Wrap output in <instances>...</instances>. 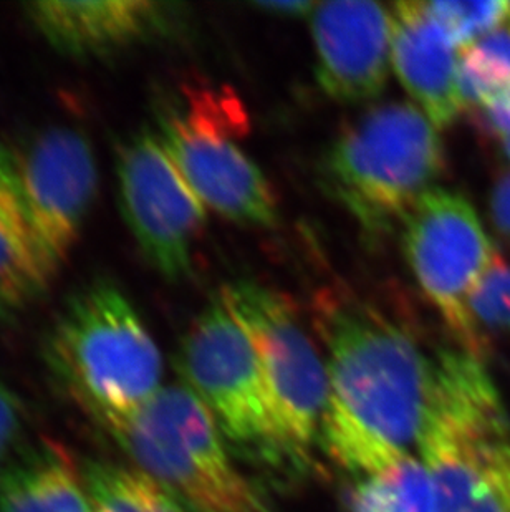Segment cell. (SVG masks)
Here are the masks:
<instances>
[{"label":"cell","mask_w":510,"mask_h":512,"mask_svg":"<svg viewBox=\"0 0 510 512\" xmlns=\"http://www.w3.org/2000/svg\"><path fill=\"white\" fill-rule=\"evenodd\" d=\"M327 345L323 441L355 478L381 473L418 446L438 358L355 295L325 290L313 307Z\"/></svg>","instance_id":"cell-1"},{"label":"cell","mask_w":510,"mask_h":512,"mask_svg":"<svg viewBox=\"0 0 510 512\" xmlns=\"http://www.w3.org/2000/svg\"><path fill=\"white\" fill-rule=\"evenodd\" d=\"M436 382L418 440L433 512H510V420L482 358L436 353Z\"/></svg>","instance_id":"cell-2"},{"label":"cell","mask_w":510,"mask_h":512,"mask_svg":"<svg viewBox=\"0 0 510 512\" xmlns=\"http://www.w3.org/2000/svg\"><path fill=\"white\" fill-rule=\"evenodd\" d=\"M438 128L411 103L371 108L335 138L320 163L322 186L363 236H390L446 165Z\"/></svg>","instance_id":"cell-3"},{"label":"cell","mask_w":510,"mask_h":512,"mask_svg":"<svg viewBox=\"0 0 510 512\" xmlns=\"http://www.w3.org/2000/svg\"><path fill=\"white\" fill-rule=\"evenodd\" d=\"M45 358L58 383L103 425L131 415L161 388L156 342L115 284L95 281L68 300Z\"/></svg>","instance_id":"cell-4"},{"label":"cell","mask_w":510,"mask_h":512,"mask_svg":"<svg viewBox=\"0 0 510 512\" xmlns=\"http://www.w3.org/2000/svg\"><path fill=\"white\" fill-rule=\"evenodd\" d=\"M136 468L193 512H270L232 463L219 426L183 383L161 387L131 415L103 423Z\"/></svg>","instance_id":"cell-5"},{"label":"cell","mask_w":510,"mask_h":512,"mask_svg":"<svg viewBox=\"0 0 510 512\" xmlns=\"http://www.w3.org/2000/svg\"><path fill=\"white\" fill-rule=\"evenodd\" d=\"M159 140L206 208L242 226L272 228L277 198L242 148L244 103L229 88L184 85L156 110Z\"/></svg>","instance_id":"cell-6"},{"label":"cell","mask_w":510,"mask_h":512,"mask_svg":"<svg viewBox=\"0 0 510 512\" xmlns=\"http://www.w3.org/2000/svg\"><path fill=\"white\" fill-rule=\"evenodd\" d=\"M221 300L254 347L280 448L285 456L305 458L322 430L327 362L284 295L241 281L226 285Z\"/></svg>","instance_id":"cell-7"},{"label":"cell","mask_w":510,"mask_h":512,"mask_svg":"<svg viewBox=\"0 0 510 512\" xmlns=\"http://www.w3.org/2000/svg\"><path fill=\"white\" fill-rule=\"evenodd\" d=\"M403 246L419 287L459 348L482 358L486 340L472 320L469 302L501 256L476 209L461 194L436 186L406 216Z\"/></svg>","instance_id":"cell-8"},{"label":"cell","mask_w":510,"mask_h":512,"mask_svg":"<svg viewBox=\"0 0 510 512\" xmlns=\"http://www.w3.org/2000/svg\"><path fill=\"white\" fill-rule=\"evenodd\" d=\"M176 370L229 445L267 459L284 455L254 347L221 299L207 305L184 335Z\"/></svg>","instance_id":"cell-9"},{"label":"cell","mask_w":510,"mask_h":512,"mask_svg":"<svg viewBox=\"0 0 510 512\" xmlns=\"http://www.w3.org/2000/svg\"><path fill=\"white\" fill-rule=\"evenodd\" d=\"M121 213L146 261L169 281L193 272V249L206 206L156 133L131 136L116 153Z\"/></svg>","instance_id":"cell-10"},{"label":"cell","mask_w":510,"mask_h":512,"mask_svg":"<svg viewBox=\"0 0 510 512\" xmlns=\"http://www.w3.org/2000/svg\"><path fill=\"white\" fill-rule=\"evenodd\" d=\"M14 155L25 216L53 271L75 246L97 196L98 170L87 136L57 126Z\"/></svg>","instance_id":"cell-11"},{"label":"cell","mask_w":510,"mask_h":512,"mask_svg":"<svg viewBox=\"0 0 510 512\" xmlns=\"http://www.w3.org/2000/svg\"><path fill=\"white\" fill-rule=\"evenodd\" d=\"M317 82L340 103L380 97L390 72L393 12L365 0L317 4L312 14Z\"/></svg>","instance_id":"cell-12"},{"label":"cell","mask_w":510,"mask_h":512,"mask_svg":"<svg viewBox=\"0 0 510 512\" xmlns=\"http://www.w3.org/2000/svg\"><path fill=\"white\" fill-rule=\"evenodd\" d=\"M391 63L414 107L438 130L464 110L459 92L458 45L429 14L426 2L393 5Z\"/></svg>","instance_id":"cell-13"},{"label":"cell","mask_w":510,"mask_h":512,"mask_svg":"<svg viewBox=\"0 0 510 512\" xmlns=\"http://www.w3.org/2000/svg\"><path fill=\"white\" fill-rule=\"evenodd\" d=\"M25 10L55 49L80 57L130 47L158 34L169 19L166 5L145 0H53Z\"/></svg>","instance_id":"cell-14"},{"label":"cell","mask_w":510,"mask_h":512,"mask_svg":"<svg viewBox=\"0 0 510 512\" xmlns=\"http://www.w3.org/2000/svg\"><path fill=\"white\" fill-rule=\"evenodd\" d=\"M0 512H97L82 468L53 441L20 451L0 473Z\"/></svg>","instance_id":"cell-15"},{"label":"cell","mask_w":510,"mask_h":512,"mask_svg":"<svg viewBox=\"0 0 510 512\" xmlns=\"http://www.w3.org/2000/svg\"><path fill=\"white\" fill-rule=\"evenodd\" d=\"M55 276L25 216L15 184L14 155L0 171V319L32 304Z\"/></svg>","instance_id":"cell-16"},{"label":"cell","mask_w":510,"mask_h":512,"mask_svg":"<svg viewBox=\"0 0 510 512\" xmlns=\"http://www.w3.org/2000/svg\"><path fill=\"white\" fill-rule=\"evenodd\" d=\"M85 488L98 512H193L136 466L88 461Z\"/></svg>","instance_id":"cell-17"},{"label":"cell","mask_w":510,"mask_h":512,"mask_svg":"<svg viewBox=\"0 0 510 512\" xmlns=\"http://www.w3.org/2000/svg\"><path fill=\"white\" fill-rule=\"evenodd\" d=\"M350 512H433L431 484L421 459L408 455L381 473L358 478Z\"/></svg>","instance_id":"cell-18"},{"label":"cell","mask_w":510,"mask_h":512,"mask_svg":"<svg viewBox=\"0 0 510 512\" xmlns=\"http://www.w3.org/2000/svg\"><path fill=\"white\" fill-rule=\"evenodd\" d=\"M510 90V19L464 49L459 92L464 107L481 108Z\"/></svg>","instance_id":"cell-19"},{"label":"cell","mask_w":510,"mask_h":512,"mask_svg":"<svg viewBox=\"0 0 510 512\" xmlns=\"http://www.w3.org/2000/svg\"><path fill=\"white\" fill-rule=\"evenodd\" d=\"M426 5L431 17L462 49L510 19V2L504 0H439Z\"/></svg>","instance_id":"cell-20"},{"label":"cell","mask_w":510,"mask_h":512,"mask_svg":"<svg viewBox=\"0 0 510 512\" xmlns=\"http://www.w3.org/2000/svg\"><path fill=\"white\" fill-rule=\"evenodd\" d=\"M469 310L482 335V330L510 332V264L502 257L477 285Z\"/></svg>","instance_id":"cell-21"},{"label":"cell","mask_w":510,"mask_h":512,"mask_svg":"<svg viewBox=\"0 0 510 512\" xmlns=\"http://www.w3.org/2000/svg\"><path fill=\"white\" fill-rule=\"evenodd\" d=\"M24 431V406L10 388L0 383V473L14 459Z\"/></svg>","instance_id":"cell-22"},{"label":"cell","mask_w":510,"mask_h":512,"mask_svg":"<svg viewBox=\"0 0 510 512\" xmlns=\"http://www.w3.org/2000/svg\"><path fill=\"white\" fill-rule=\"evenodd\" d=\"M477 118L487 133L499 136L501 140L510 136V90L487 107L477 110Z\"/></svg>","instance_id":"cell-23"},{"label":"cell","mask_w":510,"mask_h":512,"mask_svg":"<svg viewBox=\"0 0 510 512\" xmlns=\"http://www.w3.org/2000/svg\"><path fill=\"white\" fill-rule=\"evenodd\" d=\"M491 216L497 231L510 241V171H507L492 191Z\"/></svg>","instance_id":"cell-24"},{"label":"cell","mask_w":510,"mask_h":512,"mask_svg":"<svg viewBox=\"0 0 510 512\" xmlns=\"http://www.w3.org/2000/svg\"><path fill=\"white\" fill-rule=\"evenodd\" d=\"M255 7L264 9L270 14L284 15V17H304L312 15L317 4L307 2V0H279V2H257Z\"/></svg>","instance_id":"cell-25"},{"label":"cell","mask_w":510,"mask_h":512,"mask_svg":"<svg viewBox=\"0 0 510 512\" xmlns=\"http://www.w3.org/2000/svg\"><path fill=\"white\" fill-rule=\"evenodd\" d=\"M10 161H12V150L0 145V171L7 168L10 165Z\"/></svg>","instance_id":"cell-26"},{"label":"cell","mask_w":510,"mask_h":512,"mask_svg":"<svg viewBox=\"0 0 510 512\" xmlns=\"http://www.w3.org/2000/svg\"><path fill=\"white\" fill-rule=\"evenodd\" d=\"M502 148L506 151L507 158L510 160V136H506L504 140H502Z\"/></svg>","instance_id":"cell-27"},{"label":"cell","mask_w":510,"mask_h":512,"mask_svg":"<svg viewBox=\"0 0 510 512\" xmlns=\"http://www.w3.org/2000/svg\"><path fill=\"white\" fill-rule=\"evenodd\" d=\"M98 512V511H97Z\"/></svg>","instance_id":"cell-28"}]
</instances>
